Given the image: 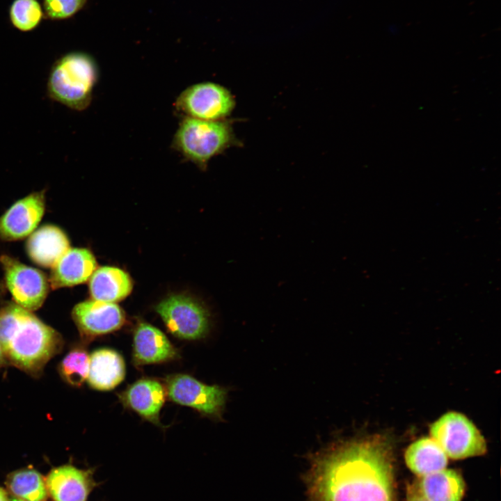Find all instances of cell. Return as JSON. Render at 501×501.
<instances>
[{"label": "cell", "mask_w": 501, "mask_h": 501, "mask_svg": "<svg viewBox=\"0 0 501 501\" xmlns=\"http://www.w3.org/2000/svg\"><path fill=\"white\" fill-rule=\"evenodd\" d=\"M310 463L306 501H397L392 445L384 436L333 443Z\"/></svg>", "instance_id": "6da1fadb"}, {"label": "cell", "mask_w": 501, "mask_h": 501, "mask_svg": "<svg viewBox=\"0 0 501 501\" xmlns=\"http://www.w3.org/2000/svg\"><path fill=\"white\" fill-rule=\"evenodd\" d=\"M63 345L60 333L31 311L13 303L0 309V346L4 358L17 368L39 375Z\"/></svg>", "instance_id": "7a4b0ae2"}, {"label": "cell", "mask_w": 501, "mask_h": 501, "mask_svg": "<svg viewBox=\"0 0 501 501\" xmlns=\"http://www.w3.org/2000/svg\"><path fill=\"white\" fill-rule=\"evenodd\" d=\"M99 70L94 58L80 51L67 52L52 64L47 81L48 97L81 111L90 105Z\"/></svg>", "instance_id": "3957f363"}, {"label": "cell", "mask_w": 501, "mask_h": 501, "mask_svg": "<svg viewBox=\"0 0 501 501\" xmlns=\"http://www.w3.org/2000/svg\"><path fill=\"white\" fill-rule=\"evenodd\" d=\"M232 127L228 122L184 118L173 140V148L201 169L209 161L232 144Z\"/></svg>", "instance_id": "277c9868"}, {"label": "cell", "mask_w": 501, "mask_h": 501, "mask_svg": "<svg viewBox=\"0 0 501 501\" xmlns=\"http://www.w3.org/2000/svg\"><path fill=\"white\" fill-rule=\"evenodd\" d=\"M430 436L447 457L463 459L481 456L487 451L484 438L464 415L450 411L430 425Z\"/></svg>", "instance_id": "5b68a950"}, {"label": "cell", "mask_w": 501, "mask_h": 501, "mask_svg": "<svg viewBox=\"0 0 501 501\" xmlns=\"http://www.w3.org/2000/svg\"><path fill=\"white\" fill-rule=\"evenodd\" d=\"M168 331L183 340H196L209 331L210 315L198 301L185 294H174L156 306Z\"/></svg>", "instance_id": "8992f818"}, {"label": "cell", "mask_w": 501, "mask_h": 501, "mask_svg": "<svg viewBox=\"0 0 501 501\" xmlns=\"http://www.w3.org/2000/svg\"><path fill=\"white\" fill-rule=\"evenodd\" d=\"M165 388L166 395L174 402L193 408L206 417L221 420L227 389L216 385H206L184 374L168 376Z\"/></svg>", "instance_id": "52a82bcc"}, {"label": "cell", "mask_w": 501, "mask_h": 501, "mask_svg": "<svg viewBox=\"0 0 501 501\" xmlns=\"http://www.w3.org/2000/svg\"><path fill=\"white\" fill-rule=\"evenodd\" d=\"M235 105L230 91L211 82L192 85L177 98L175 107L184 118L221 120L229 116Z\"/></svg>", "instance_id": "ba28073f"}, {"label": "cell", "mask_w": 501, "mask_h": 501, "mask_svg": "<svg viewBox=\"0 0 501 501\" xmlns=\"http://www.w3.org/2000/svg\"><path fill=\"white\" fill-rule=\"evenodd\" d=\"M0 263L6 285L15 303L29 311L38 309L48 293L49 283L45 275L6 255L0 257Z\"/></svg>", "instance_id": "9c48e42d"}, {"label": "cell", "mask_w": 501, "mask_h": 501, "mask_svg": "<svg viewBox=\"0 0 501 501\" xmlns=\"http://www.w3.org/2000/svg\"><path fill=\"white\" fill-rule=\"evenodd\" d=\"M45 189L32 192L15 202L0 216V237L6 241L23 239L36 228L45 209Z\"/></svg>", "instance_id": "30bf717a"}, {"label": "cell", "mask_w": 501, "mask_h": 501, "mask_svg": "<svg viewBox=\"0 0 501 501\" xmlns=\"http://www.w3.org/2000/svg\"><path fill=\"white\" fill-rule=\"evenodd\" d=\"M72 318L86 339H92L120 328L125 322L123 310L116 303L88 300L76 305Z\"/></svg>", "instance_id": "8fae6325"}, {"label": "cell", "mask_w": 501, "mask_h": 501, "mask_svg": "<svg viewBox=\"0 0 501 501\" xmlns=\"http://www.w3.org/2000/svg\"><path fill=\"white\" fill-rule=\"evenodd\" d=\"M45 485L54 501H86L97 484L93 477V470L65 465L49 473Z\"/></svg>", "instance_id": "7c38bea8"}, {"label": "cell", "mask_w": 501, "mask_h": 501, "mask_svg": "<svg viewBox=\"0 0 501 501\" xmlns=\"http://www.w3.org/2000/svg\"><path fill=\"white\" fill-rule=\"evenodd\" d=\"M166 388L152 379H141L129 385L119 395L123 405L143 419L162 427L159 412L166 400Z\"/></svg>", "instance_id": "4fadbf2b"}, {"label": "cell", "mask_w": 501, "mask_h": 501, "mask_svg": "<svg viewBox=\"0 0 501 501\" xmlns=\"http://www.w3.org/2000/svg\"><path fill=\"white\" fill-rule=\"evenodd\" d=\"M134 363L137 365L161 363L179 357L177 349L165 334L146 322H139L134 332Z\"/></svg>", "instance_id": "5bb4252c"}, {"label": "cell", "mask_w": 501, "mask_h": 501, "mask_svg": "<svg viewBox=\"0 0 501 501\" xmlns=\"http://www.w3.org/2000/svg\"><path fill=\"white\" fill-rule=\"evenodd\" d=\"M97 268L93 253L86 248H70L51 267L52 289L71 287L86 282Z\"/></svg>", "instance_id": "9a60e30c"}, {"label": "cell", "mask_w": 501, "mask_h": 501, "mask_svg": "<svg viewBox=\"0 0 501 501\" xmlns=\"http://www.w3.org/2000/svg\"><path fill=\"white\" fill-rule=\"evenodd\" d=\"M68 238L57 226L46 225L35 231L26 243L31 259L37 264L52 267L70 248Z\"/></svg>", "instance_id": "2e32d148"}, {"label": "cell", "mask_w": 501, "mask_h": 501, "mask_svg": "<svg viewBox=\"0 0 501 501\" xmlns=\"http://www.w3.org/2000/svg\"><path fill=\"white\" fill-rule=\"evenodd\" d=\"M125 375V362L117 351L100 349L90 355L87 380L93 388L112 390L123 381Z\"/></svg>", "instance_id": "e0dca14e"}, {"label": "cell", "mask_w": 501, "mask_h": 501, "mask_svg": "<svg viewBox=\"0 0 501 501\" xmlns=\"http://www.w3.org/2000/svg\"><path fill=\"white\" fill-rule=\"evenodd\" d=\"M90 278V293L93 300L114 303L126 298L132 289L129 276L117 267H100Z\"/></svg>", "instance_id": "ac0fdd59"}, {"label": "cell", "mask_w": 501, "mask_h": 501, "mask_svg": "<svg viewBox=\"0 0 501 501\" xmlns=\"http://www.w3.org/2000/svg\"><path fill=\"white\" fill-rule=\"evenodd\" d=\"M416 487L427 501H461L465 492L461 475L446 468L420 477Z\"/></svg>", "instance_id": "d6986e66"}, {"label": "cell", "mask_w": 501, "mask_h": 501, "mask_svg": "<svg viewBox=\"0 0 501 501\" xmlns=\"http://www.w3.org/2000/svg\"><path fill=\"white\" fill-rule=\"evenodd\" d=\"M404 458L408 468L420 477L445 468L448 461L441 447L429 437L421 438L411 444Z\"/></svg>", "instance_id": "ffe728a7"}, {"label": "cell", "mask_w": 501, "mask_h": 501, "mask_svg": "<svg viewBox=\"0 0 501 501\" xmlns=\"http://www.w3.org/2000/svg\"><path fill=\"white\" fill-rule=\"evenodd\" d=\"M7 486L11 493L21 500L45 501L47 498L45 482L35 470H22L10 474Z\"/></svg>", "instance_id": "44dd1931"}, {"label": "cell", "mask_w": 501, "mask_h": 501, "mask_svg": "<svg viewBox=\"0 0 501 501\" xmlns=\"http://www.w3.org/2000/svg\"><path fill=\"white\" fill-rule=\"evenodd\" d=\"M12 26L22 32H30L39 26L45 17L38 0H13L8 9Z\"/></svg>", "instance_id": "7402d4cb"}, {"label": "cell", "mask_w": 501, "mask_h": 501, "mask_svg": "<svg viewBox=\"0 0 501 501\" xmlns=\"http://www.w3.org/2000/svg\"><path fill=\"white\" fill-rule=\"evenodd\" d=\"M89 363L90 356L86 350L81 348L72 349L60 364L61 376L67 383L79 387L87 379Z\"/></svg>", "instance_id": "603a6c76"}, {"label": "cell", "mask_w": 501, "mask_h": 501, "mask_svg": "<svg viewBox=\"0 0 501 501\" xmlns=\"http://www.w3.org/2000/svg\"><path fill=\"white\" fill-rule=\"evenodd\" d=\"M88 0H43L45 17L51 20H64L74 17L86 5Z\"/></svg>", "instance_id": "cb8c5ba5"}, {"label": "cell", "mask_w": 501, "mask_h": 501, "mask_svg": "<svg viewBox=\"0 0 501 501\" xmlns=\"http://www.w3.org/2000/svg\"><path fill=\"white\" fill-rule=\"evenodd\" d=\"M407 501H427L419 492L415 486H412L408 490Z\"/></svg>", "instance_id": "d4e9b609"}, {"label": "cell", "mask_w": 501, "mask_h": 501, "mask_svg": "<svg viewBox=\"0 0 501 501\" xmlns=\"http://www.w3.org/2000/svg\"><path fill=\"white\" fill-rule=\"evenodd\" d=\"M0 501H10L6 491L0 487Z\"/></svg>", "instance_id": "484cf974"}, {"label": "cell", "mask_w": 501, "mask_h": 501, "mask_svg": "<svg viewBox=\"0 0 501 501\" xmlns=\"http://www.w3.org/2000/svg\"><path fill=\"white\" fill-rule=\"evenodd\" d=\"M5 360L3 353L2 351L1 347L0 346V365Z\"/></svg>", "instance_id": "4316f807"}, {"label": "cell", "mask_w": 501, "mask_h": 501, "mask_svg": "<svg viewBox=\"0 0 501 501\" xmlns=\"http://www.w3.org/2000/svg\"><path fill=\"white\" fill-rule=\"evenodd\" d=\"M10 501H27V500H24L19 499V498H12Z\"/></svg>", "instance_id": "83f0119b"}]
</instances>
